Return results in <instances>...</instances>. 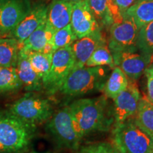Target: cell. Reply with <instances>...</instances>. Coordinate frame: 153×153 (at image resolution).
<instances>
[{
    "instance_id": "obj_23",
    "label": "cell",
    "mask_w": 153,
    "mask_h": 153,
    "mask_svg": "<svg viewBox=\"0 0 153 153\" xmlns=\"http://www.w3.org/2000/svg\"><path fill=\"white\" fill-rule=\"evenodd\" d=\"M22 49L26 53V57L34 71L42 79L43 82V79L46 76L51 68L53 53L47 54L41 52L29 51L23 48Z\"/></svg>"
},
{
    "instance_id": "obj_27",
    "label": "cell",
    "mask_w": 153,
    "mask_h": 153,
    "mask_svg": "<svg viewBox=\"0 0 153 153\" xmlns=\"http://www.w3.org/2000/svg\"><path fill=\"white\" fill-rule=\"evenodd\" d=\"M76 39L77 38L74 33L70 24H69L55 32L52 41L53 51L71 46Z\"/></svg>"
},
{
    "instance_id": "obj_31",
    "label": "cell",
    "mask_w": 153,
    "mask_h": 153,
    "mask_svg": "<svg viewBox=\"0 0 153 153\" xmlns=\"http://www.w3.org/2000/svg\"><path fill=\"white\" fill-rule=\"evenodd\" d=\"M145 74H153V62L152 64H150L148 68L145 70L144 72Z\"/></svg>"
},
{
    "instance_id": "obj_12",
    "label": "cell",
    "mask_w": 153,
    "mask_h": 153,
    "mask_svg": "<svg viewBox=\"0 0 153 153\" xmlns=\"http://www.w3.org/2000/svg\"><path fill=\"white\" fill-rule=\"evenodd\" d=\"M152 60V57L143 54L138 50L123 51L114 58L116 67L120 68L128 79L134 81L140 77Z\"/></svg>"
},
{
    "instance_id": "obj_28",
    "label": "cell",
    "mask_w": 153,
    "mask_h": 153,
    "mask_svg": "<svg viewBox=\"0 0 153 153\" xmlns=\"http://www.w3.org/2000/svg\"><path fill=\"white\" fill-rule=\"evenodd\" d=\"M78 153H120L114 145L108 143H99L87 145L80 149Z\"/></svg>"
},
{
    "instance_id": "obj_11",
    "label": "cell",
    "mask_w": 153,
    "mask_h": 153,
    "mask_svg": "<svg viewBox=\"0 0 153 153\" xmlns=\"http://www.w3.org/2000/svg\"><path fill=\"white\" fill-rule=\"evenodd\" d=\"M70 26L77 39L101 29L87 0L73 3Z\"/></svg>"
},
{
    "instance_id": "obj_3",
    "label": "cell",
    "mask_w": 153,
    "mask_h": 153,
    "mask_svg": "<svg viewBox=\"0 0 153 153\" xmlns=\"http://www.w3.org/2000/svg\"><path fill=\"white\" fill-rule=\"evenodd\" d=\"M36 128L7 113L0 117V152L14 153L27 148Z\"/></svg>"
},
{
    "instance_id": "obj_19",
    "label": "cell",
    "mask_w": 153,
    "mask_h": 153,
    "mask_svg": "<svg viewBox=\"0 0 153 153\" xmlns=\"http://www.w3.org/2000/svg\"><path fill=\"white\" fill-rule=\"evenodd\" d=\"M123 16L131 19L140 29L153 21V0H139L130 7Z\"/></svg>"
},
{
    "instance_id": "obj_35",
    "label": "cell",
    "mask_w": 153,
    "mask_h": 153,
    "mask_svg": "<svg viewBox=\"0 0 153 153\" xmlns=\"http://www.w3.org/2000/svg\"><path fill=\"white\" fill-rule=\"evenodd\" d=\"M152 153H153V150H152Z\"/></svg>"
},
{
    "instance_id": "obj_20",
    "label": "cell",
    "mask_w": 153,
    "mask_h": 153,
    "mask_svg": "<svg viewBox=\"0 0 153 153\" xmlns=\"http://www.w3.org/2000/svg\"><path fill=\"white\" fill-rule=\"evenodd\" d=\"M134 119L140 128L153 139V105L145 96L140 99Z\"/></svg>"
},
{
    "instance_id": "obj_17",
    "label": "cell",
    "mask_w": 153,
    "mask_h": 153,
    "mask_svg": "<svg viewBox=\"0 0 153 153\" xmlns=\"http://www.w3.org/2000/svg\"><path fill=\"white\" fill-rule=\"evenodd\" d=\"M17 74L22 82V87L28 91H41L43 88L42 79L30 65L25 52L19 49L16 65Z\"/></svg>"
},
{
    "instance_id": "obj_25",
    "label": "cell",
    "mask_w": 153,
    "mask_h": 153,
    "mask_svg": "<svg viewBox=\"0 0 153 153\" xmlns=\"http://www.w3.org/2000/svg\"><path fill=\"white\" fill-rule=\"evenodd\" d=\"M136 47L139 52L153 59V21L139 29Z\"/></svg>"
},
{
    "instance_id": "obj_32",
    "label": "cell",
    "mask_w": 153,
    "mask_h": 153,
    "mask_svg": "<svg viewBox=\"0 0 153 153\" xmlns=\"http://www.w3.org/2000/svg\"><path fill=\"white\" fill-rule=\"evenodd\" d=\"M65 1H70V2H72V3H76V2H79V1H84V0H65Z\"/></svg>"
},
{
    "instance_id": "obj_6",
    "label": "cell",
    "mask_w": 153,
    "mask_h": 153,
    "mask_svg": "<svg viewBox=\"0 0 153 153\" xmlns=\"http://www.w3.org/2000/svg\"><path fill=\"white\" fill-rule=\"evenodd\" d=\"M46 129L61 146L70 150H77L83 138L76 129L68 106L51 116Z\"/></svg>"
},
{
    "instance_id": "obj_1",
    "label": "cell",
    "mask_w": 153,
    "mask_h": 153,
    "mask_svg": "<svg viewBox=\"0 0 153 153\" xmlns=\"http://www.w3.org/2000/svg\"><path fill=\"white\" fill-rule=\"evenodd\" d=\"M68 107L82 137L91 133L108 131L114 121L113 113L103 97L77 99Z\"/></svg>"
},
{
    "instance_id": "obj_22",
    "label": "cell",
    "mask_w": 153,
    "mask_h": 153,
    "mask_svg": "<svg viewBox=\"0 0 153 153\" xmlns=\"http://www.w3.org/2000/svg\"><path fill=\"white\" fill-rule=\"evenodd\" d=\"M20 44L14 38H0V67H16Z\"/></svg>"
},
{
    "instance_id": "obj_15",
    "label": "cell",
    "mask_w": 153,
    "mask_h": 153,
    "mask_svg": "<svg viewBox=\"0 0 153 153\" xmlns=\"http://www.w3.org/2000/svg\"><path fill=\"white\" fill-rule=\"evenodd\" d=\"M73 3L65 0H53L48 6L46 24L55 31L70 24Z\"/></svg>"
},
{
    "instance_id": "obj_34",
    "label": "cell",
    "mask_w": 153,
    "mask_h": 153,
    "mask_svg": "<svg viewBox=\"0 0 153 153\" xmlns=\"http://www.w3.org/2000/svg\"><path fill=\"white\" fill-rule=\"evenodd\" d=\"M2 115H3V114H1V111H0V117H1V116H2Z\"/></svg>"
},
{
    "instance_id": "obj_4",
    "label": "cell",
    "mask_w": 153,
    "mask_h": 153,
    "mask_svg": "<svg viewBox=\"0 0 153 153\" xmlns=\"http://www.w3.org/2000/svg\"><path fill=\"white\" fill-rule=\"evenodd\" d=\"M53 107L48 99L35 94L28 93L10 106L9 114L24 123L36 128L53 116Z\"/></svg>"
},
{
    "instance_id": "obj_24",
    "label": "cell",
    "mask_w": 153,
    "mask_h": 153,
    "mask_svg": "<svg viewBox=\"0 0 153 153\" xmlns=\"http://www.w3.org/2000/svg\"><path fill=\"white\" fill-rule=\"evenodd\" d=\"M22 87L16 67H0V94L16 91Z\"/></svg>"
},
{
    "instance_id": "obj_21",
    "label": "cell",
    "mask_w": 153,
    "mask_h": 153,
    "mask_svg": "<svg viewBox=\"0 0 153 153\" xmlns=\"http://www.w3.org/2000/svg\"><path fill=\"white\" fill-rule=\"evenodd\" d=\"M128 85V78L127 76L120 68L115 67L104 85L105 95L111 99H116L120 93L125 90Z\"/></svg>"
},
{
    "instance_id": "obj_9",
    "label": "cell",
    "mask_w": 153,
    "mask_h": 153,
    "mask_svg": "<svg viewBox=\"0 0 153 153\" xmlns=\"http://www.w3.org/2000/svg\"><path fill=\"white\" fill-rule=\"evenodd\" d=\"M31 7L30 0H0V36H11Z\"/></svg>"
},
{
    "instance_id": "obj_8",
    "label": "cell",
    "mask_w": 153,
    "mask_h": 153,
    "mask_svg": "<svg viewBox=\"0 0 153 153\" xmlns=\"http://www.w3.org/2000/svg\"><path fill=\"white\" fill-rule=\"evenodd\" d=\"M122 21L110 26V37L108 46L115 58L120 53L126 51H135L139 28L128 17L123 16Z\"/></svg>"
},
{
    "instance_id": "obj_5",
    "label": "cell",
    "mask_w": 153,
    "mask_h": 153,
    "mask_svg": "<svg viewBox=\"0 0 153 153\" xmlns=\"http://www.w3.org/2000/svg\"><path fill=\"white\" fill-rule=\"evenodd\" d=\"M103 75L101 67L73 68L65 80L60 91L70 97L91 92L101 87Z\"/></svg>"
},
{
    "instance_id": "obj_7",
    "label": "cell",
    "mask_w": 153,
    "mask_h": 153,
    "mask_svg": "<svg viewBox=\"0 0 153 153\" xmlns=\"http://www.w3.org/2000/svg\"><path fill=\"white\" fill-rule=\"evenodd\" d=\"M74 65V59L71 46L54 51L51 68L46 76L43 79V88L45 91L51 95L60 91Z\"/></svg>"
},
{
    "instance_id": "obj_10",
    "label": "cell",
    "mask_w": 153,
    "mask_h": 153,
    "mask_svg": "<svg viewBox=\"0 0 153 153\" xmlns=\"http://www.w3.org/2000/svg\"><path fill=\"white\" fill-rule=\"evenodd\" d=\"M140 98L141 95L136 82L128 79V85L125 90L114 99V124L121 123L129 118L135 117Z\"/></svg>"
},
{
    "instance_id": "obj_16",
    "label": "cell",
    "mask_w": 153,
    "mask_h": 153,
    "mask_svg": "<svg viewBox=\"0 0 153 153\" xmlns=\"http://www.w3.org/2000/svg\"><path fill=\"white\" fill-rule=\"evenodd\" d=\"M87 1L99 26H111L123 18L113 0H87Z\"/></svg>"
},
{
    "instance_id": "obj_13",
    "label": "cell",
    "mask_w": 153,
    "mask_h": 153,
    "mask_svg": "<svg viewBox=\"0 0 153 153\" xmlns=\"http://www.w3.org/2000/svg\"><path fill=\"white\" fill-rule=\"evenodd\" d=\"M48 7L43 4H38L31 7L29 12L11 33V38H15L22 43L33 31L46 22Z\"/></svg>"
},
{
    "instance_id": "obj_30",
    "label": "cell",
    "mask_w": 153,
    "mask_h": 153,
    "mask_svg": "<svg viewBox=\"0 0 153 153\" xmlns=\"http://www.w3.org/2000/svg\"><path fill=\"white\" fill-rule=\"evenodd\" d=\"M145 75L147 76V97L153 105V74H145Z\"/></svg>"
},
{
    "instance_id": "obj_2",
    "label": "cell",
    "mask_w": 153,
    "mask_h": 153,
    "mask_svg": "<svg viewBox=\"0 0 153 153\" xmlns=\"http://www.w3.org/2000/svg\"><path fill=\"white\" fill-rule=\"evenodd\" d=\"M112 140L120 153H152L153 139L137 126L134 117L114 124Z\"/></svg>"
},
{
    "instance_id": "obj_26",
    "label": "cell",
    "mask_w": 153,
    "mask_h": 153,
    "mask_svg": "<svg viewBox=\"0 0 153 153\" xmlns=\"http://www.w3.org/2000/svg\"><path fill=\"white\" fill-rule=\"evenodd\" d=\"M104 65L109 66L111 68L116 67L112 54L106 41L101 44L94 51L85 65L87 67H101Z\"/></svg>"
},
{
    "instance_id": "obj_33",
    "label": "cell",
    "mask_w": 153,
    "mask_h": 153,
    "mask_svg": "<svg viewBox=\"0 0 153 153\" xmlns=\"http://www.w3.org/2000/svg\"><path fill=\"white\" fill-rule=\"evenodd\" d=\"M30 153H39V152H30ZM43 153H49V152H43Z\"/></svg>"
},
{
    "instance_id": "obj_14",
    "label": "cell",
    "mask_w": 153,
    "mask_h": 153,
    "mask_svg": "<svg viewBox=\"0 0 153 153\" xmlns=\"http://www.w3.org/2000/svg\"><path fill=\"white\" fill-rule=\"evenodd\" d=\"M105 41L106 39L104 38L101 29L76 39L71 45L74 59V68L85 66L86 62L94 51Z\"/></svg>"
},
{
    "instance_id": "obj_18",
    "label": "cell",
    "mask_w": 153,
    "mask_h": 153,
    "mask_svg": "<svg viewBox=\"0 0 153 153\" xmlns=\"http://www.w3.org/2000/svg\"><path fill=\"white\" fill-rule=\"evenodd\" d=\"M55 30L49 27L46 22L33 31L22 43L20 44V48L29 51L42 52L48 44L52 43Z\"/></svg>"
},
{
    "instance_id": "obj_29",
    "label": "cell",
    "mask_w": 153,
    "mask_h": 153,
    "mask_svg": "<svg viewBox=\"0 0 153 153\" xmlns=\"http://www.w3.org/2000/svg\"><path fill=\"white\" fill-rule=\"evenodd\" d=\"M139 0H113V1L116 4L118 8L119 9L122 15L130 7L137 2Z\"/></svg>"
}]
</instances>
